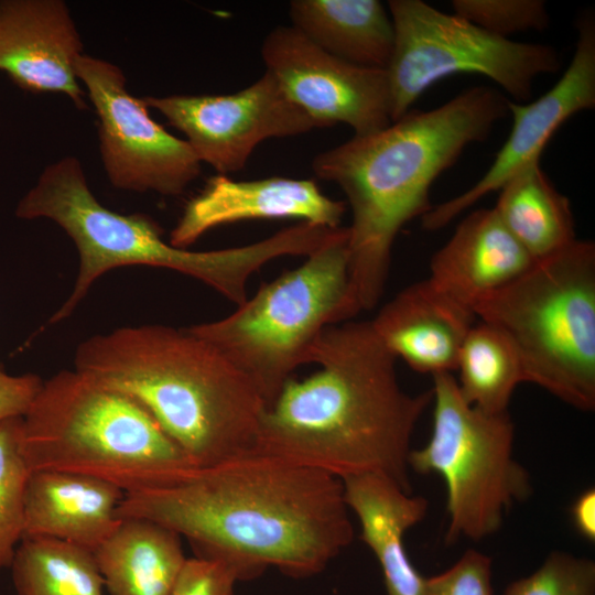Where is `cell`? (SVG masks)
Here are the masks:
<instances>
[{
	"label": "cell",
	"mask_w": 595,
	"mask_h": 595,
	"mask_svg": "<svg viewBox=\"0 0 595 595\" xmlns=\"http://www.w3.org/2000/svg\"><path fill=\"white\" fill-rule=\"evenodd\" d=\"M349 512L340 479L253 450L126 494L116 516L160 523L249 581L269 566L294 578L323 572L354 539Z\"/></svg>",
	"instance_id": "1"
},
{
	"label": "cell",
	"mask_w": 595,
	"mask_h": 595,
	"mask_svg": "<svg viewBox=\"0 0 595 595\" xmlns=\"http://www.w3.org/2000/svg\"><path fill=\"white\" fill-rule=\"evenodd\" d=\"M396 361L370 321L327 327L311 354L317 369L264 409L255 451L340 480L386 476L410 493L411 439L432 390L407 392Z\"/></svg>",
	"instance_id": "2"
},
{
	"label": "cell",
	"mask_w": 595,
	"mask_h": 595,
	"mask_svg": "<svg viewBox=\"0 0 595 595\" xmlns=\"http://www.w3.org/2000/svg\"><path fill=\"white\" fill-rule=\"evenodd\" d=\"M508 113L502 94L477 86L314 158L315 175L338 185L351 209L349 274L360 311L381 299L393 242L407 223L431 209L433 182Z\"/></svg>",
	"instance_id": "3"
},
{
	"label": "cell",
	"mask_w": 595,
	"mask_h": 595,
	"mask_svg": "<svg viewBox=\"0 0 595 595\" xmlns=\"http://www.w3.org/2000/svg\"><path fill=\"white\" fill-rule=\"evenodd\" d=\"M74 368L137 400L198 467L256 447L263 398L186 327L144 324L94 335L76 347Z\"/></svg>",
	"instance_id": "4"
},
{
	"label": "cell",
	"mask_w": 595,
	"mask_h": 595,
	"mask_svg": "<svg viewBox=\"0 0 595 595\" xmlns=\"http://www.w3.org/2000/svg\"><path fill=\"white\" fill-rule=\"evenodd\" d=\"M14 214L20 219L54 221L78 251L75 284L50 324L69 317L99 277L125 266L176 271L203 282L237 306L248 298L247 284L255 272L279 257H306L320 241L313 226L299 223L246 246L208 251L175 247L163 239L162 228L149 215L120 214L100 204L73 155L48 164L20 198Z\"/></svg>",
	"instance_id": "5"
},
{
	"label": "cell",
	"mask_w": 595,
	"mask_h": 595,
	"mask_svg": "<svg viewBox=\"0 0 595 595\" xmlns=\"http://www.w3.org/2000/svg\"><path fill=\"white\" fill-rule=\"evenodd\" d=\"M21 451L31 472L87 475L125 494L173 484L198 467L137 400L75 368L43 380L22 416Z\"/></svg>",
	"instance_id": "6"
},
{
	"label": "cell",
	"mask_w": 595,
	"mask_h": 595,
	"mask_svg": "<svg viewBox=\"0 0 595 595\" xmlns=\"http://www.w3.org/2000/svg\"><path fill=\"white\" fill-rule=\"evenodd\" d=\"M519 359L523 382L595 409V245L574 240L473 306Z\"/></svg>",
	"instance_id": "7"
},
{
	"label": "cell",
	"mask_w": 595,
	"mask_h": 595,
	"mask_svg": "<svg viewBox=\"0 0 595 595\" xmlns=\"http://www.w3.org/2000/svg\"><path fill=\"white\" fill-rule=\"evenodd\" d=\"M348 227L306 256L299 267L260 285L224 318L186 329L241 370L266 402L303 365L323 332L360 311L349 274Z\"/></svg>",
	"instance_id": "8"
},
{
	"label": "cell",
	"mask_w": 595,
	"mask_h": 595,
	"mask_svg": "<svg viewBox=\"0 0 595 595\" xmlns=\"http://www.w3.org/2000/svg\"><path fill=\"white\" fill-rule=\"evenodd\" d=\"M431 390V436L411 450L409 467L445 483L446 543L479 541L532 494L529 472L513 455L515 426L508 412L490 414L467 403L451 372L434 375Z\"/></svg>",
	"instance_id": "9"
},
{
	"label": "cell",
	"mask_w": 595,
	"mask_h": 595,
	"mask_svg": "<svg viewBox=\"0 0 595 595\" xmlns=\"http://www.w3.org/2000/svg\"><path fill=\"white\" fill-rule=\"evenodd\" d=\"M388 8L393 47L385 69L391 121L405 115L430 86L454 74L486 76L516 101H527L539 75L560 69L552 46L497 36L421 0H390Z\"/></svg>",
	"instance_id": "10"
},
{
	"label": "cell",
	"mask_w": 595,
	"mask_h": 595,
	"mask_svg": "<svg viewBox=\"0 0 595 595\" xmlns=\"http://www.w3.org/2000/svg\"><path fill=\"white\" fill-rule=\"evenodd\" d=\"M75 74L97 115L100 158L112 186L176 196L198 177L202 163L190 144L150 116L119 66L83 53Z\"/></svg>",
	"instance_id": "11"
},
{
	"label": "cell",
	"mask_w": 595,
	"mask_h": 595,
	"mask_svg": "<svg viewBox=\"0 0 595 595\" xmlns=\"http://www.w3.org/2000/svg\"><path fill=\"white\" fill-rule=\"evenodd\" d=\"M143 100L185 136L201 163L221 175L241 170L263 140L325 128L298 107L267 71L234 94L148 96Z\"/></svg>",
	"instance_id": "12"
},
{
	"label": "cell",
	"mask_w": 595,
	"mask_h": 595,
	"mask_svg": "<svg viewBox=\"0 0 595 595\" xmlns=\"http://www.w3.org/2000/svg\"><path fill=\"white\" fill-rule=\"evenodd\" d=\"M261 56L285 95L325 128L342 122L354 136H366L392 122L385 68L338 58L292 25L273 29Z\"/></svg>",
	"instance_id": "13"
},
{
	"label": "cell",
	"mask_w": 595,
	"mask_h": 595,
	"mask_svg": "<svg viewBox=\"0 0 595 595\" xmlns=\"http://www.w3.org/2000/svg\"><path fill=\"white\" fill-rule=\"evenodd\" d=\"M574 55L561 78L529 104L508 100L512 115L510 134L484 176L459 195L432 207L421 217L422 227L437 230L500 187L527 165L540 161L553 133L575 113L595 107V21L589 13L576 24Z\"/></svg>",
	"instance_id": "14"
},
{
	"label": "cell",
	"mask_w": 595,
	"mask_h": 595,
	"mask_svg": "<svg viewBox=\"0 0 595 595\" xmlns=\"http://www.w3.org/2000/svg\"><path fill=\"white\" fill-rule=\"evenodd\" d=\"M83 42L62 0H0V71L20 88L67 96L87 108L75 74Z\"/></svg>",
	"instance_id": "15"
},
{
	"label": "cell",
	"mask_w": 595,
	"mask_h": 595,
	"mask_svg": "<svg viewBox=\"0 0 595 595\" xmlns=\"http://www.w3.org/2000/svg\"><path fill=\"white\" fill-rule=\"evenodd\" d=\"M345 210V202L326 196L313 180L235 181L217 174L187 202L169 242L186 249L217 226L250 219L293 218L337 228Z\"/></svg>",
	"instance_id": "16"
},
{
	"label": "cell",
	"mask_w": 595,
	"mask_h": 595,
	"mask_svg": "<svg viewBox=\"0 0 595 595\" xmlns=\"http://www.w3.org/2000/svg\"><path fill=\"white\" fill-rule=\"evenodd\" d=\"M474 314L436 290L428 279L388 301L370 321L389 353L415 371L451 372Z\"/></svg>",
	"instance_id": "17"
},
{
	"label": "cell",
	"mask_w": 595,
	"mask_h": 595,
	"mask_svg": "<svg viewBox=\"0 0 595 595\" xmlns=\"http://www.w3.org/2000/svg\"><path fill=\"white\" fill-rule=\"evenodd\" d=\"M536 260L494 208L469 213L430 262L428 281L473 313L475 303L523 273Z\"/></svg>",
	"instance_id": "18"
},
{
	"label": "cell",
	"mask_w": 595,
	"mask_h": 595,
	"mask_svg": "<svg viewBox=\"0 0 595 595\" xmlns=\"http://www.w3.org/2000/svg\"><path fill=\"white\" fill-rule=\"evenodd\" d=\"M106 480L58 470L31 472L25 493L24 537H45L95 552L117 529L125 497Z\"/></svg>",
	"instance_id": "19"
},
{
	"label": "cell",
	"mask_w": 595,
	"mask_h": 595,
	"mask_svg": "<svg viewBox=\"0 0 595 595\" xmlns=\"http://www.w3.org/2000/svg\"><path fill=\"white\" fill-rule=\"evenodd\" d=\"M342 483L349 511L360 524V539L380 565L387 595H424L425 577L410 561L403 540L425 517L428 500L381 475H357Z\"/></svg>",
	"instance_id": "20"
},
{
	"label": "cell",
	"mask_w": 595,
	"mask_h": 595,
	"mask_svg": "<svg viewBox=\"0 0 595 595\" xmlns=\"http://www.w3.org/2000/svg\"><path fill=\"white\" fill-rule=\"evenodd\" d=\"M94 556L109 595H170L187 559L176 532L141 518L120 519Z\"/></svg>",
	"instance_id": "21"
},
{
	"label": "cell",
	"mask_w": 595,
	"mask_h": 595,
	"mask_svg": "<svg viewBox=\"0 0 595 595\" xmlns=\"http://www.w3.org/2000/svg\"><path fill=\"white\" fill-rule=\"evenodd\" d=\"M292 26L327 53L346 62L386 68L393 26L378 0H293Z\"/></svg>",
	"instance_id": "22"
},
{
	"label": "cell",
	"mask_w": 595,
	"mask_h": 595,
	"mask_svg": "<svg viewBox=\"0 0 595 595\" xmlns=\"http://www.w3.org/2000/svg\"><path fill=\"white\" fill-rule=\"evenodd\" d=\"M539 162L508 180L493 207L533 260L552 256L576 240L570 202L553 186Z\"/></svg>",
	"instance_id": "23"
},
{
	"label": "cell",
	"mask_w": 595,
	"mask_h": 595,
	"mask_svg": "<svg viewBox=\"0 0 595 595\" xmlns=\"http://www.w3.org/2000/svg\"><path fill=\"white\" fill-rule=\"evenodd\" d=\"M9 569L17 595H104L94 553L57 539L24 537Z\"/></svg>",
	"instance_id": "24"
},
{
	"label": "cell",
	"mask_w": 595,
	"mask_h": 595,
	"mask_svg": "<svg viewBox=\"0 0 595 595\" xmlns=\"http://www.w3.org/2000/svg\"><path fill=\"white\" fill-rule=\"evenodd\" d=\"M459 392L470 405L490 414L508 412L515 389L523 382L510 343L495 327L472 325L459 348L456 368Z\"/></svg>",
	"instance_id": "25"
},
{
	"label": "cell",
	"mask_w": 595,
	"mask_h": 595,
	"mask_svg": "<svg viewBox=\"0 0 595 595\" xmlns=\"http://www.w3.org/2000/svg\"><path fill=\"white\" fill-rule=\"evenodd\" d=\"M22 418L0 422V572L23 539L25 493L31 470L21 451Z\"/></svg>",
	"instance_id": "26"
},
{
	"label": "cell",
	"mask_w": 595,
	"mask_h": 595,
	"mask_svg": "<svg viewBox=\"0 0 595 595\" xmlns=\"http://www.w3.org/2000/svg\"><path fill=\"white\" fill-rule=\"evenodd\" d=\"M504 595H595V562L553 551L531 574L509 583Z\"/></svg>",
	"instance_id": "27"
},
{
	"label": "cell",
	"mask_w": 595,
	"mask_h": 595,
	"mask_svg": "<svg viewBox=\"0 0 595 595\" xmlns=\"http://www.w3.org/2000/svg\"><path fill=\"white\" fill-rule=\"evenodd\" d=\"M454 13L500 37L528 30L543 31L550 23L541 0H454Z\"/></svg>",
	"instance_id": "28"
},
{
	"label": "cell",
	"mask_w": 595,
	"mask_h": 595,
	"mask_svg": "<svg viewBox=\"0 0 595 595\" xmlns=\"http://www.w3.org/2000/svg\"><path fill=\"white\" fill-rule=\"evenodd\" d=\"M491 559L477 550H467L447 570L425 577L424 595H494Z\"/></svg>",
	"instance_id": "29"
},
{
	"label": "cell",
	"mask_w": 595,
	"mask_h": 595,
	"mask_svg": "<svg viewBox=\"0 0 595 595\" xmlns=\"http://www.w3.org/2000/svg\"><path fill=\"white\" fill-rule=\"evenodd\" d=\"M239 581L237 571L225 562L187 558L170 595H234Z\"/></svg>",
	"instance_id": "30"
},
{
	"label": "cell",
	"mask_w": 595,
	"mask_h": 595,
	"mask_svg": "<svg viewBox=\"0 0 595 595\" xmlns=\"http://www.w3.org/2000/svg\"><path fill=\"white\" fill-rule=\"evenodd\" d=\"M42 385L43 379L36 374L12 376L0 371V422L22 418Z\"/></svg>",
	"instance_id": "31"
},
{
	"label": "cell",
	"mask_w": 595,
	"mask_h": 595,
	"mask_svg": "<svg viewBox=\"0 0 595 595\" xmlns=\"http://www.w3.org/2000/svg\"><path fill=\"white\" fill-rule=\"evenodd\" d=\"M571 519L576 532L589 542L595 541V489L582 491L571 506Z\"/></svg>",
	"instance_id": "32"
},
{
	"label": "cell",
	"mask_w": 595,
	"mask_h": 595,
	"mask_svg": "<svg viewBox=\"0 0 595 595\" xmlns=\"http://www.w3.org/2000/svg\"><path fill=\"white\" fill-rule=\"evenodd\" d=\"M0 371H3V368H2V365H1V363H0Z\"/></svg>",
	"instance_id": "33"
}]
</instances>
